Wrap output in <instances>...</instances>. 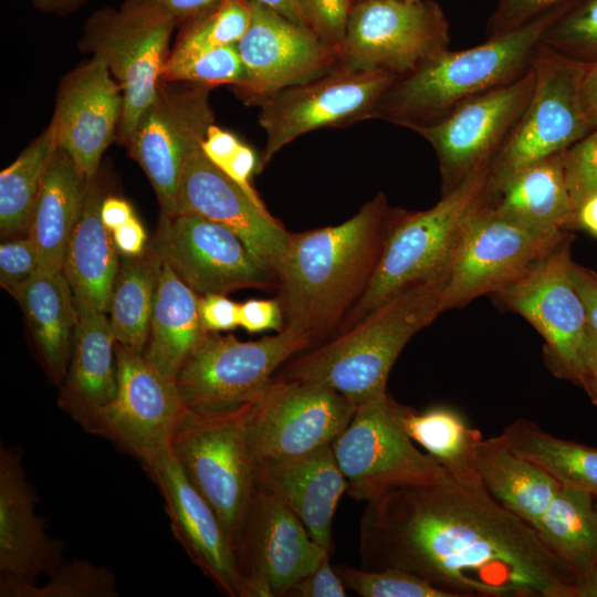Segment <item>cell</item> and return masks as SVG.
I'll use <instances>...</instances> for the list:
<instances>
[{
    "label": "cell",
    "instance_id": "obj_32",
    "mask_svg": "<svg viewBox=\"0 0 597 597\" xmlns=\"http://www.w3.org/2000/svg\"><path fill=\"white\" fill-rule=\"evenodd\" d=\"M199 297L168 264H163L143 356L171 380L208 334L199 314Z\"/></svg>",
    "mask_w": 597,
    "mask_h": 597
},
{
    "label": "cell",
    "instance_id": "obj_5",
    "mask_svg": "<svg viewBox=\"0 0 597 597\" xmlns=\"http://www.w3.org/2000/svg\"><path fill=\"white\" fill-rule=\"evenodd\" d=\"M490 166L491 163H483L474 168L427 210L389 209L373 276L338 332L400 291L444 275L465 222L485 192Z\"/></svg>",
    "mask_w": 597,
    "mask_h": 597
},
{
    "label": "cell",
    "instance_id": "obj_2",
    "mask_svg": "<svg viewBox=\"0 0 597 597\" xmlns=\"http://www.w3.org/2000/svg\"><path fill=\"white\" fill-rule=\"evenodd\" d=\"M388 211L379 192L343 223L290 232L276 271L284 327L313 346L337 334L373 276Z\"/></svg>",
    "mask_w": 597,
    "mask_h": 597
},
{
    "label": "cell",
    "instance_id": "obj_39",
    "mask_svg": "<svg viewBox=\"0 0 597 597\" xmlns=\"http://www.w3.org/2000/svg\"><path fill=\"white\" fill-rule=\"evenodd\" d=\"M1 597H118L114 573L107 566L74 557L63 562L44 585L0 576Z\"/></svg>",
    "mask_w": 597,
    "mask_h": 597
},
{
    "label": "cell",
    "instance_id": "obj_36",
    "mask_svg": "<svg viewBox=\"0 0 597 597\" xmlns=\"http://www.w3.org/2000/svg\"><path fill=\"white\" fill-rule=\"evenodd\" d=\"M163 264L149 244L138 255H121L108 318L116 343L139 354L147 342Z\"/></svg>",
    "mask_w": 597,
    "mask_h": 597
},
{
    "label": "cell",
    "instance_id": "obj_11",
    "mask_svg": "<svg viewBox=\"0 0 597 597\" xmlns=\"http://www.w3.org/2000/svg\"><path fill=\"white\" fill-rule=\"evenodd\" d=\"M175 21L126 0L95 11L84 25L85 51L101 57L123 92L117 136L125 145L157 94Z\"/></svg>",
    "mask_w": 597,
    "mask_h": 597
},
{
    "label": "cell",
    "instance_id": "obj_56",
    "mask_svg": "<svg viewBox=\"0 0 597 597\" xmlns=\"http://www.w3.org/2000/svg\"><path fill=\"white\" fill-rule=\"evenodd\" d=\"M580 101L587 121L597 128V61L585 66L580 82Z\"/></svg>",
    "mask_w": 597,
    "mask_h": 597
},
{
    "label": "cell",
    "instance_id": "obj_48",
    "mask_svg": "<svg viewBox=\"0 0 597 597\" xmlns=\"http://www.w3.org/2000/svg\"><path fill=\"white\" fill-rule=\"evenodd\" d=\"M568 0H499L488 24V36L515 30L545 11Z\"/></svg>",
    "mask_w": 597,
    "mask_h": 597
},
{
    "label": "cell",
    "instance_id": "obj_60",
    "mask_svg": "<svg viewBox=\"0 0 597 597\" xmlns=\"http://www.w3.org/2000/svg\"><path fill=\"white\" fill-rule=\"evenodd\" d=\"M263 3L290 20L304 25V21L296 0H255ZM305 27V25H304Z\"/></svg>",
    "mask_w": 597,
    "mask_h": 597
},
{
    "label": "cell",
    "instance_id": "obj_31",
    "mask_svg": "<svg viewBox=\"0 0 597 597\" xmlns=\"http://www.w3.org/2000/svg\"><path fill=\"white\" fill-rule=\"evenodd\" d=\"M88 181L71 156L57 147L42 181L28 233L39 251V271H63Z\"/></svg>",
    "mask_w": 597,
    "mask_h": 597
},
{
    "label": "cell",
    "instance_id": "obj_40",
    "mask_svg": "<svg viewBox=\"0 0 597 597\" xmlns=\"http://www.w3.org/2000/svg\"><path fill=\"white\" fill-rule=\"evenodd\" d=\"M161 80L210 88L231 85L239 90L245 83V71L237 44L193 52L172 50L166 61Z\"/></svg>",
    "mask_w": 597,
    "mask_h": 597
},
{
    "label": "cell",
    "instance_id": "obj_30",
    "mask_svg": "<svg viewBox=\"0 0 597 597\" xmlns=\"http://www.w3.org/2000/svg\"><path fill=\"white\" fill-rule=\"evenodd\" d=\"M41 363L59 388L66 376L78 314L72 287L62 272L38 271L18 291Z\"/></svg>",
    "mask_w": 597,
    "mask_h": 597
},
{
    "label": "cell",
    "instance_id": "obj_62",
    "mask_svg": "<svg viewBox=\"0 0 597 597\" xmlns=\"http://www.w3.org/2000/svg\"><path fill=\"white\" fill-rule=\"evenodd\" d=\"M595 509H596V512H597V499H595Z\"/></svg>",
    "mask_w": 597,
    "mask_h": 597
},
{
    "label": "cell",
    "instance_id": "obj_6",
    "mask_svg": "<svg viewBox=\"0 0 597 597\" xmlns=\"http://www.w3.org/2000/svg\"><path fill=\"white\" fill-rule=\"evenodd\" d=\"M253 404L223 411L186 408L171 451L195 489L221 521L232 547L256 492L248 421Z\"/></svg>",
    "mask_w": 597,
    "mask_h": 597
},
{
    "label": "cell",
    "instance_id": "obj_45",
    "mask_svg": "<svg viewBox=\"0 0 597 597\" xmlns=\"http://www.w3.org/2000/svg\"><path fill=\"white\" fill-rule=\"evenodd\" d=\"M565 181L576 208L597 195V128L562 153Z\"/></svg>",
    "mask_w": 597,
    "mask_h": 597
},
{
    "label": "cell",
    "instance_id": "obj_58",
    "mask_svg": "<svg viewBox=\"0 0 597 597\" xmlns=\"http://www.w3.org/2000/svg\"><path fill=\"white\" fill-rule=\"evenodd\" d=\"M577 223L597 237V195L589 197L578 207Z\"/></svg>",
    "mask_w": 597,
    "mask_h": 597
},
{
    "label": "cell",
    "instance_id": "obj_14",
    "mask_svg": "<svg viewBox=\"0 0 597 597\" xmlns=\"http://www.w3.org/2000/svg\"><path fill=\"white\" fill-rule=\"evenodd\" d=\"M357 406L316 383L273 378L253 404L248 438L255 464L283 461L332 444Z\"/></svg>",
    "mask_w": 597,
    "mask_h": 597
},
{
    "label": "cell",
    "instance_id": "obj_37",
    "mask_svg": "<svg viewBox=\"0 0 597 597\" xmlns=\"http://www.w3.org/2000/svg\"><path fill=\"white\" fill-rule=\"evenodd\" d=\"M499 438L512 452L541 468L559 484L597 499V448L554 437L525 419L506 426Z\"/></svg>",
    "mask_w": 597,
    "mask_h": 597
},
{
    "label": "cell",
    "instance_id": "obj_16",
    "mask_svg": "<svg viewBox=\"0 0 597 597\" xmlns=\"http://www.w3.org/2000/svg\"><path fill=\"white\" fill-rule=\"evenodd\" d=\"M117 391L82 426L133 454L144 465L170 447L174 429L186 410L176 381L143 354L116 343Z\"/></svg>",
    "mask_w": 597,
    "mask_h": 597
},
{
    "label": "cell",
    "instance_id": "obj_47",
    "mask_svg": "<svg viewBox=\"0 0 597 597\" xmlns=\"http://www.w3.org/2000/svg\"><path fill=\"white\" fill-rule=\"evenodd\" d=\"M39 268V251L29 235L7 239L0 244V284L13 297Z\"/></svg>",
    "mask_w": 597,
    "mask_h": 597
},
{
    "label": "cell",
    "instance_id": "obj_25",
    "mask_svg": "<svg viewBox=\"0 0 597 597\" xmlns=\"http://www.w3.org/2000/svg\"><path fill=\"white\" fill-rule=\"evenodd\" d=\"M35 493L17 447L0 449V576L36 583L63 562V543L35 513Z\"/></svg>",
    "mask_w": 597,
    "mask_h": 597
},
{
    "label": "cell",
    "instance_id": "obj_20",
    "mask_svg": "<svg viewBox=\"0 0 597 597\" xmlns=\"http://www.w3.org/2000/svg\"><path fill=\"white\" fill-rule=\"evenodd\" d=\"M534 85L532 64L517 80L479 95L440 122L416 130L437 154L442 195L481 164L492 163L525 112Z\"/></svg>",
    "mask_w": 597,
    "mask_h": 597
},
{
    "label": "cell",
    "instance_id": "obj_22",
    "mask_svg": "<svg viewBox=\"0 0 597 597\" xmlns=\"http://www.w3.org/2000/svg\"><path fill=\"white\" fill-rule=\"evenodd\" d=\"M176 214L195 216L224 227L275 273L290 232L265 208L196 150L186 161L176 198Z\"/></svg>",
    "mask_w": 597,
    "mask_h": 597
},
{
    "label": "cell",
    "instance_id": "obj_54",
    "mask_svg": "<svg viewBox=\"0 0 597 597\" xmlns=\"http://www.w3.org/2000/svg\"><path fill=\"white\" fill-rule=\"evenodd\" d=\"M597 406V334L588 325L580 350L578 384Z\"/></svg>",
    "mask_w": 597,
    "mask_h": 597
},
{
    "label": "cell",
    "instance_id": "obj_50",
    "mask_svg": "<svg viewBox=\"0 0 597 597\" xmlns=\"http://www.w3.org/2000/svg\"><path fill=\"white\" fill-rule=\"evenodd\" d=\"M239 326L249 333L283 329L284 315L280 300L252 298L239 304Z\"/></svg>",
    "mask_w": 597,
    "mask_h": 597
},
{
    "label": "cell",
    "instance_id": "obj_12",
    "mask_svg": "<svg viewBox=\"0 0 597 597\" xmlns=\"http://www.w3.org/2000/svg\"><path fill=\"white\" fill-rule=\"evenodd\" d=\"M450 24L433 0H356L338 50V66L406 74L449 49Z\"/></svg>",
    "mask_w": 597,
    "mask_h": 597
},
{
    "label": "cell",
    "instance_id": "obj_17",
    "mask_svg": "<svg viewBox=\"0 0 597 597\" xmlns=\"http://www.w3.org/2000/svg\"><path fill=\"white\" fill-rule=\"evenodd\" d=\"M149 245L199 295L279 286L276 273L239 237L199 217L161 214Z\"/></svg>",
    "mask_w": 597,
    "mask_h": 597
},
{
    "label": "cell",
    "instance_id": "obj_49",
    "mask_svg": "<svg viewBox=\"0 0 597 597\" xmlns=\"http://www.w3.org/2000/svg\"><path fill=\"white\" fill-rule=\"evenodd\" d=\"M346 589L336 569L331 566L328 555L313 572L295 583L286 597H345Z\"/></svg>",
    "mask_w": 597,
    "mask_h": 597
},
{
    "label": "cell",
    "instance_id": "obj_9",
    "mask_svg": "<svg viewBox=\"0 0 597 597\" xmlns=\"http://www.w3.org/2000/svg\"><path fill=\"white\" fill-rule=\"evenodd\" d=\"M585 66L540 43L533 57L532 97L491 163L486 190L531 164L562 154L594 129L580 101Z\"/></svg>",
    "mask_w": 597,
    "mask_h": 597
},
{
    "label": "cell",
    "instance_id": "obj_1",
    "mask_svg": "<svg viewBox=\"0 0 597 597\" xmlns=\"http://www.w3.org/2000/svg\"><path fill=\"white\" fill-rule=\"evenodd\" d=\"M360 567L397 568L451 597H577V576L483 485L446 481L367 502Z\"/></svg>",
    "mask_w": 597,
    "mask_h": 597
},
{
    "label": "cell",
    "instance_id": "obj_3",
    "mask_svg": "<svg viewBox=\"0 0 597 597\" xmlns=\"http://www.w3.org/2000/svg\"><path fill=\"white\" fill-rule=\"evenodd\" d=\"M443 284L444 275L400 291L354 325L295 355L275 378L327 386L356 406L386 395L404 347L442 313Z\"/></svg>",
    "mask_w": 597,
    "mask_h": 597
},
{
    "label": "cell",
    "instance_id": "obj_44",
    "mask_svg": "<svg viewBox=\"0 0 597 597\" xmlns=\"http://www.w3.org/2000/svg\"><path fill=\"white\" fill-rule=\"evenodd\" d=\"M206 157L234 181L255 203L264 206L251 185L259 161L251 147L214 123L210 125L201 144Z\"/></svg>",
    "mask_w": 597,
    "mask_h": 597
},
{
    "label": "cell",
    "instance_id": "obj_57",
    "mask_svg": "<svg viewBox=\"0 0 597 597\" xmlns=\"http://www.w3.org/2000/svg\"><path fill=\"white\" fill-rule=\"evenodd\" d=\"M100 214L104 226L112 232L133 218L132 206L123 198L106 195L102 201Z\"/></svg>",
    "mask_w": 597,
    "mask_h": 597
},
{
    "label": "cell",
    "instance_id": "obj_26",
    "mask_svg": "<svg viewBox=\"0 0 597 597\" xmlns=\"http://www.w3.org/2000/svg\"><path fill=\"white\" fill-rule=\"evenodd\" d=\"M256 489L291 510L311 536L332 551V525L347 481L332 444L296 458L255 464Z\"/></svg>",
    "mask_w": 597,
    "mask_h": 597
},
{
    "label": "cell",
    "instance_id": "obj_43",
    "mask_svg": "<svg viewBox=\"0 0 597 597\" xmlns=\"http://www.w3.org/2000/svg\"><path fill=\"white\" fill-rule=\"evenodd\" d=\"M334 568L345 587L363 597H451L427 580L397 568L370 570L342 564Z\"/></svg>",
    "mask_w": 597,
    "mask_h": 597
},
{
    "label": "cell",
    "instance_id": "obj_7",
    "mask_svg": "<svg viewBox=\"0 0 597 597\" xmlns=\"http://www.w3.org/2000/svg\"><path fill=\"white\" fill-rule=\"evenodd\" d=\"M311 347V339L291 327L250 342L208 332L175 381L188 409L223 411L239 408L256 402L280 366Z\"/></svg>",
    "mask_w": 597,
    "mask_h": 597
},
{
    "label": "cell",
    "instance_id": "obj_52",
    "mask_svg": "<svg viewBox=\"0 0 597 597\" xmlns=\"http://www.w3.org/2000/svg\"><path fill=\"white\" fill-rule=\"evenodd\" d=\"M137 6L163 14L177 27L208 12L222 0H128Z\"/></svg>",
    "mask_w": 597,
    "mask_h": 597
},
{
    "label": "cell",
    "instance_id": "obj_24",
    "mask_svg": "<svg viewBox=\"0 0 597 597\" xmlns=\"http://www.w3.org/2000/svg\"><path fill=\"white\" fill-rule=\"evenodd\" d=\"M159 489L174 536L190 559L230 597H240L241 576L226 530L167 448L143 465Z\"/></svg>",
    "mask_w": 597,
    "mask_h": 597
},
{
    "label": "cell",
    "instance_id": "obj_29",
    "mask_svg": "<svg viewBox=\"0 0 597 597\" xmlns=\"http://www.w3.org/2000/svg\"><path fill=\"white\" fill-rule=\"evenodd\" d=\"M485 200L502 217L532 229L566 232L577 223L562 154L531 164L495 188L485 189Z\"/></svg>",
    "mask_w": 597,
    "mask_h": 597
},
{
    "label": "cell",
    "instance_id": "obj_23",
    "mask_svg": "<svg viewBox=\"0 0 597 597\" xmlns=\"http://www.w3.org/2000/svg\"><path fill=\"white\" fill-rule=\"evenodd\" d=\"M123 104L121 85L105 61L95 55L60 84L50 124L59 147L87 179L98 174L102 155L118 132Z\"/></svg>",
    "mask_w": 597,
    "mask_h": 597
},
{
    "label": "cell",
    "instance_id": "obj_8",
    "mask_svg": "<svg viewBox=\"0 0 597 597\" xmlns=\"http://www.w3.org/2000/svg\"><path fill=\"white\" fill-rule=\"evenodd\" d=\"M396 402L386 394L359 404L348 426L332 443L347 492L357 501L369 502L396 489L436 484L450 478L406 433Z\"/></svg>",
    "mask_w": 597,
    "mask_h": 597
},
{
    "label": "cell",
    "instance_id": "obj_51",
    "mask_svg": "<svg viewBox=\"0 0 597 597\" xmlns=\"http://www.w3.org/2000/svg\"><path fill=\"white\" fill-rule=\"evenodd\" d=\"M199 314L208 332L231 331L239 326V304L229 300L226 294L200 295Z\"/></svg>",
    "mask_w": 597,
    "mask_h": 597
},
{
    "label": "cell",
    "instance_id": "obj_21",
    "mask_svg": "<svg viewBox=\"0 0 597 597\" xmlns=\"http://www.w3.org/2000/svg\"><path fill=\"white\" fill-rule=\"evenodd\" d=\"M237 48L245 83L235 92L249 105L260 106L338 63L336 50L312 30L255 0H251V21Z\"/></svg>",
    "mask_w": 597,
    "mask_h": 597
},
{
    "label": "cell",
    "instance_id": "obj_18",
    "mask_svg": "<svg viewBox=\"0 0 597 597\" xmlns=\"http://www.w3.org/2000/svg\"><path fill=\"white\" fill-rule=\"evenodd\" d=\"M240 597H283L329 555L302 521L280 501L258 490L233 547Z\"/></svg>",
    "mask_w": 597,
    "mask_h": 597
},
{
    "label": "cell",
    "instance_id": "obj_63",
    "mask_svg": "<svg viewBox=\"0 0 597 597\" xmlns=\"http://www.w3.org/2000/svg\"><path fill=\"white\" fill-rule=\"evenodd\" d=\"M354 1H356V0H354ZM407 1H418V0H407Z\"/></svg>",
    "mask_w": 597,
    "mask_h": 597
},
{
    "label": "cell",
    "instance_id": "obj_38",
    "mask_svg": "<svg viewBox=\"0 0 597 597\" xmlns=\"http://www.w3.org/2000/svg\"><path fill=\"white\" fill-rule=\"evenodd\" d=\"M59 147L54 127L39 135L0 172V234L28 235L33 209L51 158Z\"/></svg>",
    "mask_w": 597,
    "mask_h": 597
},
{
    "label": "cell",
    "instance_id": "obj_19",
    "mask_svg": "<svg viewBox=\"0 0 597 597\" xmlns=\"http://www.w3.org/2000/svg\"><path fill=\"white\" fill-rule=\"evenodd\" d=\"M572 261L569 243L565 240L494 294L542 335L554 374L578 385L588 321L570 275Z\"/></svg>",
    "mask_w": 597,
    "mask_h": 597
},
{
    "label": "cell",
    "instance_id": "obj_41",
    "mask_svg": "<svg viewBox=\"0 0 597 597\" xmlns=\"http://www.w3.org/2000/svg\"><path fill=\"white\" fill-rule=\"evenodd\" d=\"M251 21V0H222L184 23L174 51L193 52L238 44Z\"/></svg>",
    "mask_w": 597,
    "mask_h": 597
},
{
    "label": "cell",
    "instance_id": "obj_13",
    "mask_svg": "<svg viewBox=\"0 0 597 597\" xmlns=\"http://www.w3.org/2000/svg\"><path fill=\"white\" fill-rule=\"evenodd\" d=\"M397 75L383 70L334 69L290 86L260 105L266 142L258 172L284 146L324 127H347L376 118L385 92Z\"/></svg>",
    "mask_w": 597,
    "mask_h": 597
},
{
    "label": "cell",
    "instance_id": "obj_61",
    "mask_svg": "<svg viewBox=\"0 0 597 597\" xmlns=\"http://www.w3.org/2000/svg\"><path fill=\"white\" fill-rule=\"evenodd\" d=\"M577 597H597V566L576 585Z\"/></svg>",
    "mask_w": 597,
    "mask_h": 597
},
{
    "label": "cell",
    "instance_id": "obj_46",
    "mask_svg": "<svg viewBox=\"0 0 597 597\" xmlns=\"http://www.w3.org/2000/svg\"><path fill=\"white\" fill-rule=\"evenodd\" d=\"M304 25L338 53L354 0H296Z\"/></svg>",
    "mask_w": 597,
    "mask_h": 597
},
{
    "label": "cell",
    "instance_id": "obj_55",
    "mask_svg": "<svg viewBox=\"0 0 597 597\" xmlns=\"http://www.w3.org/2000/svg\"><path fill=\"white\" fill-rule=\"evenodd\" d=\"M112 235L118 253L124 256L138 255L148 245L146 231L135 216L113 230Z\"/></svg>",
    "mask_w": 597,
    "mask_h": 597
},
{
    "label": "cell",
    "instance_id": "obj_42",
    "mask_svg": "<svg viewBox=\"0 0 597 597\" xmlns=\"http://www.w3.org/2000/svg\"><path fill=\"white\" fill-rule=\"evenodd\" d=\"M541 44L577 62L597 61V0H568Z\"/></svg>",
    "mask_w": 597,
    "mask_h": 597
},
{
    "label": "cell",
    "instance_id": "obj_15",
    "mask_svg": "<svg viewBox=\"0 0 597 597\" xmlns=\"http://www.w3.org/2000/svg\"><path fill=\"white\" fill-rule=\"evenodd\" d=\"M211 88L161 80L157 94L139 117L125 146L138 163L159 202L161 214H176L179 181L187 159L214 123Z\"/></svg>",
    "mask_w": 597,
    "mask_h": 597
},
{
    "label": "cell",
    "instance_id": "obj_34",
    "mask_svg": "<svg viewBox=\"0 0 597 597\" xmlns=\"http://www.w3.org/2000/svg\"><path fill=\"white\" fill-rule=\"evenodd\" d=\"M397 417L413 442L419 443L449 476L464 485H482L475 467L476 447L482 434L459 412L434 407L423 412L396 402Z\"/></svg>",
    "mask_w": 597,
    "mask_h": 597
},
{
    "label": "cell",
    "instance_id": "obj_10",
    "mask_svg": "<svg viewBox=\"0 0 597 597\" xmlns=\"http://www.w3.org/2000/svg\"><path fill=\"white\" fill-rule=\"evenodd\" d=\"M567 239L502 217L485 200L470 214L444 273L442 312L461 307L517 279Z\"/></svg>",
    "mask_w": 597,
    "mask_h": 597
},
{
    "label": "cell",
    "instance_id": "obj_35",
    "mask_svg": "<svg viewBox=\"0 0 597 597\" xmlns=\"http://www.w3.org/2000/svg\"><path fill=\"white\" fill-rule=\"evenodd\" d=\"M535 530L577 579L597 566V512L591 494L561 484Z\"/></svg>",
    "mask_w": 597,
    "mask_h": 597
},
{
    "label": "cell",
    "instance_id": "obj_53",
    "mask_svg": "<svg viewBox=\"0 0 597 597\" xmlns=\"http://www.w3.org/2000/svg\"><path fill=\"white\" fill-rule=\"evenodd\" d=\"M570 275L584 303L588 325L597 334V274L572 261Z\"/></svg>",
    "mask_w": 597,
    "mask_h": 597
},
{
    "label": "cell",
    "instance_id": "obj_33",
    "mask_svg": "<svg viewBox=\"0 0 597 597\" xmlns=\"http://www.w3.org/2000/svg\"><path fill=\"white\" fill-rule=\"evenodd\" d=\"M475 467L483 488L505 509L536 528L561 484L498 437L482 439Z\"/></svg>",
    "mask_w": 597,
    "mask_h": 597
},
{
    "label": "cell",
    "instance_id": "obj_4",
    "mask_svg": "<svg viewBox=\"0 0 597 597\" xmlns=\"http://www.w3.org/2000/svg\"><path fill=\"white\" fill-rule=\"evenodd\" d=\"M566 2L476 46L447 49L396 76L379 102L376 118L416 132L440 122L468 101L517 80L532 67L544 32Z\"/></svg>",
    "mask_w": 597,
    "mask_h": 597
},
{
    "label": "cell",
    "instance_id": "obj_28",
    "mask_svg": "<svg viewBox=\"0 0 597 597\" xmlns=\"http://www.w3.org/2000/svg\"><path fill=\"white\" fill-rule=\"evenodd\" d=\"M105 196L97 174L88 181L63 265L75 305L102 313L108 312L121 261L112 232L104 226L100 214Z\"/></svg>",
    "mask_w": 597,
    "mask_h": 597
},
{
    "label": "cell",
    "instance_id": "obj_27",
    "mask_svg": "<svg viewBox=\"0 0 597 597\" xmlns=\"http://www.w3.org/2000/svg\"><path fill=\"white\" fill-rule=\"evenodd\" d=\"M71 358L59 407L83 426L117 391L116 339L105 313L77 307Z\"/></svg>",
    "mask_w": 597,
    "mask_h": 597
},
{
    "label": "cell",
    "instance_id": "obj_59",
    "mask_svg": "<svg viewBox=\"0 0 597 597\" xmlns=\"http://www.w3.org/2000/svg\"><path fill=\"white\" fill-rule=\"evenodd\" d=\"M34 6L49 13L67 14L85 4L87 0H32Z\"/></svg>",
    "mask_w": 597,
    "mask_h": 597
}]
</instances>
